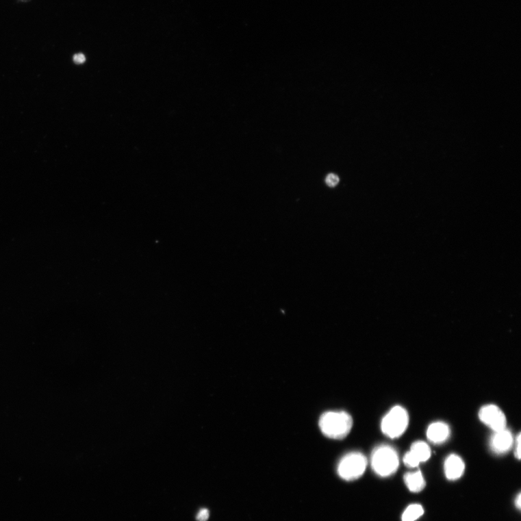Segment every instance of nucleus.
Masks as SVG:
<instances>
[{"mask_svg": "<svg viewBox=\"0 0 521 521\" xmlns=\"http://www.w3.org/2000/svg\"><path fill=\"white\" fill-rule=\"evenodd\" d=\"M73 60L75 63H78V64H82L86 61V57L82 53L76 54L73 57Z\"/></svg>", "mask_w": 521, "mask_h": 521, "instance_id": "nucleus-15", "label": "nucleus"}, {"mask_svg": "<svg viewBox=\"0 0 521 521\" xmlns=\"http://www.w3.org/2000/svg\"><path fill=\"white\" fill-rule=\"evenodd\" d=\"M340 181L339 177L335 174H329L326 177V183L329 187L336 186Z\"/></svg>", "mask_w": 521, "mask_h": 521, "instance_id": "nucleus-12", "label": "nucleus"}, {"mask_svg": "<svg viewBox=\"0 0 521 521\" xmlns=\"http://www.w3.org/2000/svg\"><path fill=\"white\" fill-rule=\"evenodd\" d=\"M431 456V449L428 444L422 441L414 442L411 450L405 455L403 462L406 466L416 468L421 463L426 462Z\"/></svg>", "mask_w": 521, "mask_h": 521, "instance_id": "nucleus-6", "label": "nucleus"}, {"mask_svg": "<svg viewBox=\"0 0 521 521\" xmlns=\"http://www.w3.org/2000/svg\"><path fill=\"white\" fill-rule=\"evenodd\" d=\"M406 486L412 492H420L426 485V481L420 471L406 474L404 476Z\"/></svg>", "mask_w": 521, "mask_h": 521, "instance_id": "nucleus-10", "label": "nucleus"}, {"mask_svg": "<svg viewBox=\"0 0 521 521\" xmlns=\"http://www.w3.org/2000/svg\"><path fill=\"white\" fill-rule=\"evenodd\" d=\"M372 467L374 472L382 477H387L397 472L399 457L397 451L389 446L375 448L372 455Z\"/></svg>", "mask_w": 521, "mask_h": 521, "instance_id": "nucleus-2", "label": "nucleus"}, {"mask_svg": "<svg viewBox=\"0 0 521 521\" xmlns=\"http://www.w3.org/2000/svg\"><path fill=\"white\" fill-rule=\"evenodd\" d=\"M450 435L448 425L444 422H435L429 425L427 431L428 440L434 444H442L446 442Z\"/></svg>", "mask_w": 521, "mask_h": 521, "instance_id": "nucleus-9", "label": "nucleus"}, {"mask_svg": "<svg viewBox=\"0 0 521 521\" xmlns=\"http://www.w3.org/2000/svg\"><path fill=\"white\" fill-rule=\"evenodd\" d=\"M209 517V512L207 509H201L197 514L196 519L199 521H207Z\"/></svg>", "mask_w": 521, "mask_h": 521, "instance_id": "nucleus-13", "label": "nucleus"}, {"mask_svg": "<svg viewBox=\"0 0 521 521\" xmlns=\"http://www.w3.org/2000/svg\"><path fill=\"white\" fill-rule=\"evenodd\" d=\"M353 427L352 417L344 411H329L320 419V427L324 435L330 439L346 437Z\"/></svg>", "mask_w": 521, "mask_h": 521, "instance_id": "nucleus-1", "label": "nucleus"}, {"mask_svg": "<svg viewBox=\"0 0 521 521\" xmlns=\"http://www.w3.org/2000/svg\"><path fill=\"white\" fill-rule=\"evenodd\" d=\"M18 1L22 3H28V2H30L31 0H18Z\"/></svg>", "mask_w": 521, "mask_h": 521, "instance_id": "nucleus-17", "label": "nucleus"}, {"mask_svg": "<svg viewBox=\"0 0 521 521\" xmlns=\"http://www.w3.org/2000/svg\"><path fill=\"white\" fill-rule=\"evenodd\" d=\"M409 416L401 406H395L387 413L381 423L383 433L391 439L400 437L407 429Z\"/></svg>", "mask_w": 521, "mask_h": 521, "instance_id": "nucleus-3", "label": "nucleus"}, {"mask_svg": "<svg viewBox=\"0 0 521 521\" xmlns=\"http://www.w3.org/2000/svg\"><path fill=\"white\" fill-rule=\"evenodd\" d=\"M424 513V508L420 505H411L406 508V510L403 514V521H415Z\"/></svg>", "mask_w": 521, "mask_h": 521, "instance_id": "nucleus-11", "label": "nucleus"}, {"mask_svg": "<svg viewBox=\"0 0 521 521\" xmlns=\"http://www.w3.org/2000/svg\"><path fill=\"white\" fill-rule=\"evenodd\" d=\"M516 506L518 508V509H520L521 507V495L520 494H518L516 500Z\"/></svg>", "mask_w": 521, "mask_h": 521, "instance_id": "nucleus-16", "label": "nucleus"}, {"mask_svg": "<svg viewBox=\"0 0 521 521\" xmlns=\"http://www.w3.org/2000/svg\"><path fill=\"white\" fill-rule=\"evenodd\" d=\"M513 444V435L507 429L494 432L490 441L491 450L498 455H503L509 451Z\"/></svg>", "mask_w": 521, "mask_h": 521, "instance_id": "nucleus-7", "label": "nucleus"}, {"mask_svg": "<svg viewBox=\"0 0 521 521\" xmlns=\"http://www.w3.org/2000/svg\"><path fill=\"white\" fill-rule=\"evenodd\" d=\"M465 471V463L461 457L452 454L447 457L444 462V473L449 480L460 479Z\"/></svg>", "mask_w": 521, "mask_h": 521, "instance_id": "nucleus-8", "label": "nucleus"}, {"mask_svg": "<svg viewBox=\"0 0 521 521\" xmlns=\"http://www.w3.org/2000/svg\"><path fill=\"white\" fill-rule=\"evenodd\" d=\"M366 457L361 453H351L342 457L338 467L339 476L351 481L360 478L367 466Z\"/></svg>", "mask_w": 521, "mask_h": 521, "instance_id": "nucleus-4", "label": "nucleus"}, {"mask_svg": "<svg viewBox=\"0 0 521 521\" xmlns=\"http://www.w3.org/2000/svg\"><path fill=\"white\" fill-rule=\"evenodd\" d=\"M520 441H521V440H520V434H519L518 435V437L516 438V442H515V446H516V448H515V455H516V459H518V460L520 459V452H521V450H520V446H521Z\"/></svg>", "mask_w": 521, "mask_h": 521, "instance_id": "nucleus-14", "label": "nucleus"}, {"mask_svg": "<svg viewBox=\"0 0 521 521\" xmlns=\"http://www.w3.org/2000/svg\"><path fill=\"white\" fill-rule=\"evenodd\" d=\"M479 417L494 432L506 429L507 419L505 414L495 405H487L480 409Z\"/></svg>", "mask_w": 521, "mask_h": 521, "instance_id": "nucleus-5", "label": "nucleus"}]
</instances>
